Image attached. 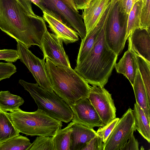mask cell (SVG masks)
<instances>
[{"instance_id": "1", "label": "cell", "mask_w": 150, "mask_h": 150, "mask_svg": "<svg viewBox=\"0 0 150 150\" xmlns=\"http://www.w3.org/2000/svg\"><path fill=\"white\" fill-rule=\"evenodd\" d=\"M0 29L29 48L40 47L47 29L42 17L29 16L16 0H0Z\"/></svg>"}, {"instance_id": "2", "label": "cell", "mask_w": 150, "mask_h": 150, "mask_svg": "<svg viewBox=\"0 0 150 150\" xmlns=\"http://www.w3.org/2000/svg\"><path fill=\"white\" fill-rule=\"evenodd\" d=\"M105 23L90 52L83 61L76 64L74 69L92 86L104 87L117 58L118 55L110 49L106 42Z\"/></svg>"}, {"instance_id": "3", "label": "cell", "mask_w": 150, "mask_h": 150, "mask_svg": "<svg viewBox=\"0 0 150 150\" xmlns=\"http://www.w3.org/2000/svg\"><path fill=\"white\" fill-rule=\"evenodd\" d=\"M46 59L53 91L69 107L80 99L88 98L91 86L81 76L71 67L56 64Z\"/></svg>"}, {"instance_id": "4", "label": "cell", "mask_w": 150, "mask_h": 150, "mask_svg": "<svg viewBox=\"0 0 150 150\" xmlns=\"http://www.w3.org/2000/svg\"><path fill=\"white\" fill-rule=\"evenodd\" d=\"M7 113L19 132L27 136L53 137L62 126V122L39 109L27 112L19 108Z\"/></svg>"}, {"instance_id": "5", "label": "cell", "mask_w": 150, "mask_h": 150, "mask_svg": "<svg viewBox=\"0 0 150 150\" xmlns=\"http://www.w3.org/2000/svg\"><path fill=\"white\" fill-rule=\"evenodd\" d=\"M19 83L29 92L37 105L38 109L43 111L51 117L62 122L68 123L73 114L69 106L54 91L40 87L38 84L20 79Z\"/></svg>"}, {"instance_id": "6", "label": "cell", "mask_w": 150, "mask_h": 150, "mask_svg": "<svg viewBox=\"0 0 150 150\" xmlns=\"http://www.w3.org/2000/svg\"><path fill=\"white\" fill-rule=\"evenodd\" d=\"M128 16L121 0H114L105 24V37L109 47L118 56L123 49L127 40Z\"/></svg>"}, {"instance_id": "7", "label": "cell", "mask_w": 150, "mask_h": 150, "mask_svg": "<svg viewBox=\"0 0 150 150\" xmlns=\"http://www.w3.org/2000/svg\"><path fill=\"white\" fill-rule=\"evenodd\" d=\"M17 42V48L19 59L28 68L41 88L53 92L52 84L47 73L45 59H41L36 57L29 48Z\"/></svg>"}, {"instance_id": "8", "label": "cell", "mask_w": 150, "mask_h": 150, "mask_svg": "<svg viewBox=\"0 0 150 150\" xmlns=\"http://www.w3.org/2000/svg\"><path fill=\"white\" fill-rule=\"evenodd\" d=\"M49 13L62 21L77 31L81 39L86 35L81 15L67 5L62 0H43Z\"/></svg>"}, {"instance_id": "9", "label": "cell", "mask_w": 150, "mask_h": 150, "mask_svg": "<svg viewBox=\"0 0 150 150\" xmlns=\"http://www.w3.org/2000/svg\"><path fill=\"white\" fill-rule=\"evenodd\" d=\"M136 130L132 110L129 108L103 143V150H120Z\"/></svg>"}, {"instance_id": "10", "label": "cell", "mask_w": 150, "mask_h": 150, "mask_svg": "<svg viewBox=\"0 0 150 150\" xmlns=\"http://www.w3.org/2000/svg\"><path fill=\"white\" fill-rule=\"evenodd\" d=\"M88 98L104 125L116 118V109L111 94L104 87L92 86Z\"/></svg>"}, {"instance_id": "11", "label": "cell", "mask_w": 150, "mask_h": 150, "mask_svg": "<svg viewBox=\"0 0 150 150\" xmlns=\"http://www.w3.org/2000/svg\"><path fill=\"white\" fill-rule=\"evenodd\" d=\"M40 48L45 59L47 58L56 64L71 67L62 40L54 34L50 33L47 29L42 36Z\"/></svg>"}, {"instance_id": "12", "label": "cell", "mask_w": 150, "mask_h": 150, "mask_svg": "<svg viewBox=\"0 0 150 150\" xmlns=\"http://www.w3.org/2000/svg\"><path fill=\"white\" fill-rule=\"evenodd\" d=\"M69 107L73 113L71 121L74 123L93 129L104 126L88 98L80 99Z\"/></svg>"}, {"instance_id": "13", "label": "cell", "mask_w": 150, "mask_h": 150, "mask_svg": "<svg viewBox=\"0 0 150 150\" xmlns=\"http://www.w3.org/2000/svg\"><path fill=\"white\" fill-rule=\"evenodd\" d=\"M150 31L138 28L134 30L127 39L128 48L150 64Z\"/></svg>"}, {"instance_id": "14", "label": "cell", "mask_w": 150, "mask_h": 150, "mask_svg": "<svg viewBox=\"0 0 150 150\" xmlns=\"http://www.w3.org/2000/svg\"><path fill=\"white\" fill-rule=\"evenodd\" d=\"M113 0H91L83 9L82 15L88 35L96 25L100 17Z\"/></svg>"}, {"instance_id": "15", "label": "cell", "mask_w": 150, "mask_h": 150, "mask_svg": "<svg viewBox=\"0 0 150 150\" xmlns=\"http://www.w3.org/2000/svg\"><path fill=\"white\" fill-rule=\"evenodd\" d=\"M112 4L103 13L96 25L84 38L81 39L76 60V64L83 61L92 49L96 40L105 23L114 3Z\"/></svg>"}, {"instance_id": "16", "label": "cell", "mask_w": 150, "mask_h": 150, "mask_svg": "<svg viewBox=\"0 0 150 150\" xmlns=\"http://www.w3.org/2000/svg\"><path fill=\"white\" fill-rule=\"evenodd\" d=\"M44 19L51 30L65 44L76 42L79 40L78 33L62 21L45 12H43Z\"/></svg>"}, {"instance_id": "17", "label": "cell", "mask_w": 150, "mask_h": 150, "mask_svg": "<svg viewBox=\"0 0 150 150\" xmlns=\"http://www.w3.org/2000/svg\"><path fill=\"white\" fill-rule=\"evenodd\" d=\"M97 135L93 128L74 122L71 134L70 150H82Z\"/></svg>"}, {"instance_id": "18", "label": "cell", "mask_w": 150, "mask_h": 150, "mask_svg": "<svg viewBox=\"0 0 150 150\" xmlns=\"http://www.w3.org/2000/svg\"><path fill=\"white\" fill-rule=\"evenodd\" d=\"M115 67L117 73L123 74L129 81L132 86L138 70L136 55L128 49Z\"/></svg>"}, {"instance_id": "19", "label": "cell", "mask_w": 150, "mask_h": 150, "mask_svg": "<svg viewBox=\"0 0 150 150\" xmlns=\"http://www.w3.org/2000/svg\"><path fill=\"white\" fill-rule=\"evenodd\" d=\"M136 103L142 109L147 118L150 122V102L141 75L138 70L133 85Z\"/></svg>"}, {"instance_id": "20", "label": "cell", "mask_w": 150, "mask_h": 150, "mask_svg": "<svg viewBox=\"0 0 150 150\" xmlns=\"http://www.w3.org/2000/svg\"><path fill=\"white\" fill-rule=\"evenodd\" d=\"M136 130L149 143L150 142V122L142 109L136 103L132 110Z\"/></svg>"}, {"instance_id": "21", "label": "cell", "mask_w": 150, "mask_h": 150, "mask_svg": "<svg viewBox=\"0 0 150 150\" xmlns=\"http://www.w3.org/2000/svg\"><path fill=\"white\" fill-rule=\"evenodd\" d=\"M24 102L21 97L13 94L9 91H0V109L4 112L18 110Z\"/></svg>"}, {"instance_id": "22", "label": "cell", "mask_w": 150, "mask_h": 150, "mask_svg": "<svg viewBox=\"0 0 150 150\" xmlns=\"http://www.w3.org/2000/svg\"><path fill=\"white\" fill-rule=\"evenodd\" d=\"M73 123L72 121L64 128L58 129L52 137L54 150H70L71 134Z\"/></svg>"}, {"instance_id": "23", "label": "cell", "mask_w": 150, "mask_h": 150, "mask_svg": "<svg viewBox=\"0 0 150 150\" xmlns=\"http://www.w3.org/2000/svg\"><path fill=\"white\" fill-rule=\"evenodd\" d=\"M7 112L0 109V143L19 135Z\"/></svg>"}, {"instance_id": "24", "label": "cell", "mask_w": 150, "mask_h": 150, "mask_svg": "<svg viewBox=\"0 0 150 150\" xmlns=\"http://www.w3.org/2000/svg\"><path fill=\"white\" fill-rule=\"evenodd\" d=\"M31 144L27 137L19 134L0 143V150H27Z\"/></svg>"}, {"instance_id": "25", "label": "cell", "mask_w": 150, "mask_h": 150, "mask_svg": "<svg viewBox=\"0 0 150 150\" xmlns=\"http://www.w3.org/2000/svg\"><path fill=\"white\" fill-rule=\"evenodd\" d=\"M142 4V0L137 1L129 13L126 36L127 39L129 34L134 30L140 28V18Z\"/></svg>"}, {"instance_id": "26", "label": "cell", "mask_w": 150, "mask_h": 150, "mask_svg": "<svg viewBox=\"0 0 150 150\" xmlns=\"http://www.w3.org/2000/svg\"><path fill=\"white\" fill-rule=\"evenodd\" d=\"M138 69L150 102V64L142 57L136 55Z\"/></svg>"}, {"instance_id": "27", "label": "cell", "mask_w": 150, "mask_h": 150, "mask_svg": "<svg viewBox=\"0 0 150 150\" xmlns=\"http://www.w3.org/2000/svg\"><path fill=\"white\" fill-rule=\"evenodd\" d=\"M27 150H54L52 137L38 136Z\"/></svg>"}, {"instance_id": "28", "label": "cell", "mask_w": 150, "mask_h": 150, "mask_svg": "<svg viewBox=\"0 0 150 150\" xmlns=\"http://www.w3.org/2000/svg\"><path fill=\"white\" fill-rule=\"evenodd\" d=\"M150 0H142L140 28L150 31Z\"/></svg>"}, {"instance_id": "29", "label": "cell", "mask_w": 150, "mask_h": 150, "mask_svg": "<svg viewBox=\"0 0 150 150\" xmlns=\"http://www.w3.org/2000/svg\"><path fill=\"white\" fill-rule=\"evenodd\" d=\"M119 119V118H115L106 125L99 127L96 132L97 135L102 138L103 143L106 142Z\"/></svg>"}, {"instance_id": "30", "label": "cell", "mask_w": 150, "mask_h": 150, "mask_svg": "<svg viewBox=\"0 0 150 150\" xmlns=\"http://www.w3.org/2000/svg\"><path fill=\"white\" fill-rule=\"evenodd\" d=\"M17 71L16 68L11 62H0V81L9 78Z\"/></svg>"}, {"instance_id": "31", "label": "cell", "mask_w": 150, "mask_h": 150, "mask_svg": "<svg viewBox=\"0 0 150 150\" xmlns=\"http://www.w3.org/2000/svg\"><path fill=\"white\" fill-rule=\"evenodd\" d=\"M18 59H19V57L17 50L13 49L0 50V60L12 63L16 62Z\"/></svg>"}, {"instance_id": "32", "label": "cell", "mask_w": 150, "mask_h": 150, "mask_svg": "<svg viewBox=\"0 0 150 150\" xmlns=\"http://www.w3.org/2000/svg\"><path fill=\"white\" fill-rule=\"evenodd\" d=\"M82 150H103L102 138L96 136L92 139Z\"/></svg>"}, {"instance_id": "33", "label": "cell", "mask_w": 150, "mask_h": 150, "mask_svg": "<svg viewBox=\"0 0 150 150\" xmlns=\"http://www.w3.org/2000/svg\"><path fill=\"white\" fill-rule=\"evenodd\" d=\"M128 141L121 148L120 150H139V143L134 134L130 136Z\"/></svg>"}, {"instance_id": "34", "label": "cell", "mask_w": 150, "mask_h": 150, "mask_svg": "<svg viewBox=\"0 0 150 150\" xmlns=\"http://www.w3.org/2000/svg\"><path fill=\"white\" fill-rule=\"evenodd\" d=\"M16 1L29 16L33 17L37 16L33 12L31 3L29 0H16Z\"/></svg>"}, {"instance_id": "35", "label": "cell", "mask_w": 150, "mask_h": 150, "mask_svg": "<svg viewBox=\"0 0 150 150\" xmlns=\"http://www.w3.org/2000/svg\"><path fill=\"white\" fill-rule=\"evenodd\" d=\"M123 8L129 14L133 6L137 1V0H121Z\"/></svg>"}, {"instance_id": "36", "label": "cell", "mask_w": 150, "mask_h": 150, "mask_svg": "<svg viewBox=\"0 0 150 150\" xmlns=\"http://www.w3.org/2000/svg\"><path fill=\"white\" fill-rule=\"evenodd\" d=\"M77 10H83L91 0H73Z\"/></svg>"}, {"instance_id": "37", "label": "cell", "mask_w": 150, "mask_h": 150, "mask_svg": "<svg viewBox=\"0 0 150 150\" xmlns=\"http://www.w3.org/2000/svg\"><path fill=\"white\" fill-rule=\"evenodd\" d=\"M31 3L38 6L42 11V12H45L47 13L48 11L45 7L43 0H29Z\"/></svg>"}, {"instance_id": "38", "label": "cell", "mask_w": 150, "mask_h": 150, "mask_svg": "<svg viewBox=\"0 0 150 150\" xmlns=\"http://www.w3.org/2000/svg\"><path fill=\"white\" fill-rule=\"evenodd\" d=\"M70 8L74 11L79 12L76 8V6L73 0H62Z\"/></svg>"}, {"instance_id": "39", "label": "cell", "mask_w": 150, "mask_h": 150, "mask_svg": "<svg viewBox=\"0 0 150 150\" xmlns=\"http://www.w3.org/2000/svg\"><path fill=\"white\" fill-rule=\"evenodd\" d=\"M139 0H137V1H139Z\"/></svg>"}]
</instances>
